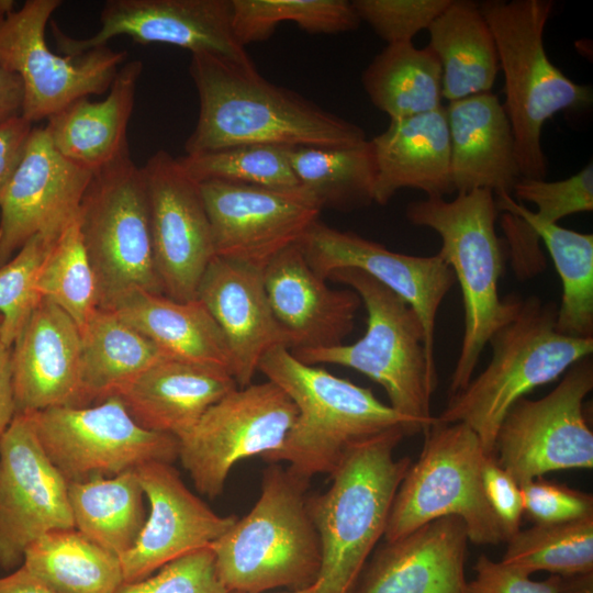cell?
Here are the masks:
<instances>
[{"label":"cell","instance_id":"6f0895ef","mask_svg":"<svg viewBox=\"0 0 593 593\" xmlns=\"http://www.w3.org/2000/svg\"><path fill=\"white\" fill-rule=\"evenodd\" d=\"M1 320H2V318H1V315H0V323H1Z\"/></svg>","mask_w":593,"mask_h":593},{"label":"cell","instance_id":"30bf717a","mask_svg":"<svg viewBox=\"0 0 593 593\" xmlns=\"http://www.w3.org/2000/svg\"><path fill=\"white\" fill-rule=\"evenodd\" d=\"M78 219L98 307L132 289L164 294L153 259L146 184L131 156L93 174Z\"/></svg>","mask_w":593,"mask_h":593},{"label":"cell","instance_id":"d4e9b609","mask_svg":"<svg viewBox=\"0 0 593 593\" xmlns=\"http://www.w3.org/2000/svg\"><path fill=\"white\" fill-rule=\"evenodd\" d=\"M469 542L459 517L426 523L385 541L355 593H470L465 570Z\"/></svg>","mask_w":593,"mask_h":593},{"label":"cell","instance_id":"ffe728a7","mask_svg":"<svg viewBox=\"0 0 593 593\" xmlns=\"http://www.w3.org/2000/svg\"><path fill=\"white\" fill-rule=\"evenodd\" d=\"M299 246L311 268L324 280L339 269H358L401 296L419 316L428 349L434 354L436 315L456 282L452 270L437 254L424 257L396 253L318 220Z\"/></svg>","mask_w":593,"mask_h":593},{"label":"cell","instance_id":"e575fe53","mask_svg":"<svg viewBox=\"0 0 593 593\" xmlns=\"http://www.w3.org/2000/svg\"><path fill=\"white\" fill-rule=\"evenodd\" d=\"M372 104L390 121L402 120L440 108L441 66L427 46L413 42L388 44L361 76Z\"/></svg>","mask_w":593,"mask_h":593},{"label":"cell","instance_id":"9c48e42d","mask_svg":"<svg viewBox=\"0 0 593 593\" xmlns=\"http://www.w3.org/2000/svg\"><path fill=\"white\" fill-rule=\"evenodd\" d=\"M424 435L423 449L395 493L383 536L385 541L396 540L445 516L459 517L472 544L506 541L484 494L485 454L478 435L463 423L438 421Z\"/></svg>","mask_w":593,"mask_h":593},{"label":"cell","instance_id":"db71d44e","mask_svg":"<svg viewBox=\"0 0 593 593\" xmlns=\"http://www.w3.org/2000/svg\"><path fill=\"white\" fill-rule=\"evenodd\" d=\"M0 593H58L51 589L33 574H31L23 566H20L15 571L0 578Z\"/></svg>","mask_w":593,"mask_h":593},{"label":"cell","instance_id":"681fc988","mask_svg":"<svg viewBox=\"0 0 593 593\" xmlns=\"http://www.w3.org/2000/svg\"><path fill=\"white\" fill-rule=\"evenodd\" d=\"M501 225L512 257L513 268L517 277H532L544 268L539 237L521 217L504 212Z\"/></svg>","mask_w":593,"mask_h":593},{"label":"cell","instance_id":"8fae6325","mask_svg":"<svg viewBox=\"0 0 593 593\" xmlns=\"http://www.w3.org/2000/svg\"><path fill=\"white\" fill-rule=\"evenodd\" d=\"M60 0H26L0 16V67L22 82L21 116L48 120L72 102L109 90L127 52L108 45L72 57L54 53L45 40Z\"/></svg>","mask_w":593,"mask_h":593},{"label":"cell","instance_id":"6da1fadb","mask_svg":"<svg viewBox=\"0 0 593 593\" xmlns=\"http://www.w3.org/2000/svg\"><path fill=\"white\" fill-rule=\"evenodd\" d=\"M189 72L199 115L186 155L242 145L344 148L367 141L359 125L268 81L254 63L192 54Z\"/></svg>","mask_w":593,"mask_h":593},{"label":"cell","instance_id":"f546056e","mask_svg":"<svg viewBox=\"0 0 593 593\" xmlns=\"http://www.w3.org/2000/svg\"><path fill=\"white\" fill-rule=\"evenodd\" d=\"M102 309L112 311L149 338L167 357L222 369L232 376L226 339L198 299L180 302L165 294L132 289Z\"/></svg>","mask_w":593,"mask_h":593},{"label":"cell","instance_id":"8992f818","mask_svg":"<svg viewBox=\"0 0 593 593\" xmlns=\"http://www.w3.org/2000/svg\"><path fill=\"white\" fill-rule=\"evenodd\" d=\"M557 307L536 295L523 299L515 316L490 338L492 358L437 416L463 423L494 456L497 430L510 409L534 389L555 381L593 353V338L567 336L556 327Z\"/></svg>","mask_w":593,"mask_h":593},{"label":"cell","instance_id":"c3c4849f","mask_svg":"<svg viewBox=\"0 0 593 593\" xmlns=\"http://www.w3.org/2000/svg\"><path fill=\"white\" fill-rule=\"evenodd\" d=\"M473 569L475 575L469 582L470 593H558L560 575L535 581L529 574L485 555L478 558Z\"/></svg>","mask_w":593,"mask_h":593},{"label":"cell","instance_id":"836d02e7","mask_svg":"<svg viewBox=\"0 0 593 593\" xmlns=\"http://www.w3.org/2000/svg\"><path fill=\"white\" fill-rule=\"evenodd\" d=\"M68 497L74 527L119 557L132 548L147 517L135 469L69 482Z\"/></svg>","mask_w":593,"mask_h":593},{"label":"cell","instance_id":"277c9868","mask_svg":"<svg viewBox=\"0 0 593 593\" xmlns=\"http://www.w3.org/2000/svg\"><path fill=\"white\" fill-rule=\"evenodd\" d=\"M497 214L494 193L485 189L458 193L450 201H413L405 210L413 225L439 235L437 255L452 270L462 293L465 329L450 395L467 387L490 338L515 316L523 300L512 294L501 299L499 293L504 258L495 228Z\"/></svg>","mask_w":593,"mask_h":593},{"label":"cell","instance_id":"ab89813d","mask_svg":"<svg viewBox=\"0 0 593 593\" xmlns=\"http://www.w3.org/2000/svg\"><path fill=\"white\" fill-rule=\"evenodd\" d=\"M78 217L51 246L40 268L36 289L42 298L65 311L81 331L98 307V296Z\"/></svg>","mask_w":593,"mask_h":593},{"label":"cell","instance_id":"ac0fdd59","mask_svg":"<svg viewBox=\"0 0 593 593\" xmlns=\"http://www.w3.org/2000/svg\"><path fill=\"white\" fill-rule=\"evenodd\" d=\"M141 168L148 197L154 266L163 292L180 302L195 300L201 278L215 257L199 184L178 158L164 149Z\"/></svg>","mask_w":593,"mask_h":593},{"label":"cell","instance_id":"5b68a950","mask_svg":"<svg viewBox=\"0 0 593 593\" xmlns=\"http://www.w3.org/2000/svg\"><path fill=\"white\" fill-rule=\"evenodd\" d=\"M307 485L280 463L262 471L253 508L210 545L217 575L230 593L315 584L321 547L307 511Z\"/></svg>","mask_w":593,"mask_h":593},{"label":"cell","instance_id":"60d3db41","mask_svg":"<svg viewBox=\"0 0 593 593\" xmlns=\"http://www.w3.org/2000/svg\"><path fill=\"white\" fill-rule=\"evenodd\" d=\"M288 147L242 145L178 158L197 183L224 181L269 188L298 187Z\"/></svg>","mask_w":593,"mask_h":593},{"label":"cell","instance_id":"74e56055","mask_svg":"<svg viewBox=\"0 0 593 593\" xmlns=\"http://www.w3.org/2000/svg\"><path fill=\"white\" fill-rule=\"evenodd\" d=\"M506 542L501 562L529 575L539 571L560 577L593 572V515L535 524L519 529Z\"/></svg>","mask_w":593,"mask_h":593},{"label":"cell","instance_id":"52a82bcc","mask_svg":"<svg viewBox=\"0 0 593 593\" xmlns=\"http://www.w3.org/2000/svg\"><path fill=\"white\" fill-rule=\"evenodd\" d=\"M327 279L359 295L367 312L366 333L350 345L291 353L306 365H338L369 377L384 389L390 406L425 434L437 421L432 414L437 373L419 316L401 296L361 270L339 269Z\"/></svg>","mask_w":593,"mask_h":593},{"label":"cell","instance_id":"7dc6e473","mask_svg":"<svg viewBox=\"0 0 593 593\" xmlns=\"http://www.w3.org/2000/svg\"><path fill=\"white\" fill-rule=\"evenodd\" d=\"M482 483L485 497L508 539L519 530L524 514L521 485L501 467L495 456L484 458Z\"/></svg>","mask_w":593,"mask_h":593},{"label":"cell","instance_id":"9f6ffc18","mask_svg":"<svg viewBox=\"0 0 593 593\" xmlns=\"http://www.w3.org/2000/svg\"><path fill=\"white\" fill-rule=\"evenodd\" d=\"M314 589H315V584L310 586V588H306V589H302V590H291L289 592H283V593H313L314 592Z\"/></svg>","mask_w":593,"mask_h":593},{"label":"cell","instance_id":"d6a6232c","mask_svg":"<svg viewBox=\"0 0 593 593\" xmlns=\"http://www.w3.org/2000/svg\"><path fill=\"white\" fill-rule=\"evenodd\" d=\"M495 201L499 212L521 217L548 249L562 284L556 318L558 332L593 338V235L541 222L511 194H499Z\"/></svg>","mask_w":593,"mask_h":593},{"label":"cell","instance_id":"4dcf8cb0","mask_svg":"<svg viewBox=\"0 0 593 593\" xmlns=\"http://www.w3.org/2000/svg\"><path fill=\"white\" fill-rule=\"evenodd\" d=\"M428 47L441 66L448 102L491 92L500 71L496 44L479 3L451 0L432 22Z\"/></svg>","mask_w":593,"mask_h":593},{"label":"cell","instance_id":"f6af8a7d","mask_svg":"<svg viewBox=\"0 0 593 593\" xmlns=\"http://www.w3.org/2000/svg\"><path fill=\"white\" fill-rule=\"evenodd\" d=\"M116 593H230L221 582L210 547L177 558L145 579L124 582Z\"/></svg>","mask_w":593,"mask_h":593},{"label":"cell","instance_id":"f1b7e54d","mask_svg":"<svg viewBox=\"0 0 593 593\" xmlns=\"http://www.w3.org/2000/svg\"><path fill=\"white\" fill-rule=\"evenodd\" d=\"M142 70L138 59L124 63L103 100L81 98L47 120L44 127L61 156L92 174L131 156L127 128Z\"/></svg>","mask_w":593,"mask_h":593},{"label":"cell","instance_id":"4fadbf2b","mask_svg":"<svg viewBox=\"0 0 593 593\" xmlns=\"http://www.w3.org/2000/svg\"><path fill=\"white\" fill-rule=\"evenodd\" d=\"M593 389L590 357L570 367L547 395L519 399L495 437L494 456L521 485L544 474L593 467V433L583 412Z\"/></svg>","mask_w":593,"mask_h":593},{"label":"cell","instance_id":"4316f807","mask_svg":"<svg viewBox=\"0 0 593 593\" xmlns=\"http://www.w3.org/2000/svg\"><path fill=\"white\" fill-rule=\"evenodd\" d=\"M236 388V381L225 370L165 357L115 396L138 425L178 439L210 406Z\"/></svg>","mask_w":593,"mask_h":593},{"label":"cell","instance_id":"bcb514c9","mask_svg":"<svg viewBox=\"0 0 593 593\" xmlns=\"http://www.w3.org/2000/svg\"><path fill=\"white\" fill-rule=\"evenodd\" d=\"M524 513L535 524H551L593 515V496L542 477L521 484Z\"/></svg>","mask_w":593,"mask_h":593},{"label":"cell","instance_id":"44dd1931","mask_svg":"<svg viewBox=\"0 0 593 593\" xmlns=\"http://www.w3.org/2000/svg\"><path fill=\"white\" fill-rule=\"evenodd\" d=\"M135 470L149 511L136 541L120 557L124 582L145 579L177 558L210 547L237 519L213 512L172 463L153 461Z\"/></svg>","mask_w":593,"mask_h":593},{"label":"cell","instance_id":"83f0119b","mask_svg":"<svg viewBox=\"0 0 593 593\" xmlns=\"http://www.w3.org/2000/svg\"><path fill=\"white\" fill-rule=\"evenodd\" d=\"M370 141L377 161L376 203H389L405 188L423 191L426 198L455 192L445 107L390 121L389 127Z\"/></svg>","mask_w":593,"mask_h":593},{"label":"cell","instance_id":"e0dca14e","mask_svg":"<svg viewBox=\"0 0 593 593\" xmlns=\"http://www.w3.org/2000/svg\"><path fill=\"white\" fill-rule=\"evenodd\" d=\"M51 29L58 49L72 57L125 35L141 44H169L191 55L204 53L253 64L234 36L231 0H108L100 13V29L93 35L71 37L54 21Z\"/></svg>","mask_w":593,"mask_h":593},{"label":"cell","instance_id":"7bdbcfd3","mask_svg":"<svg viewBox=\"0 0 593 593\" xmlns=\"http://www.w3.org/2000/svg\"><path fill=\"white\" fill-rule=\"evenodd\" d=\"M512 194L518 201L535 204L534 216L546 223L590 212L593 210V165L590 163L575 175L558 181L519 177Z\"/></svg>","mask_w":593,"mask_h":593},{"label":"cell","instance_id":"8d00e7d4","mask_svg":"<svg viewBox=\"0 0 593 593\" xmlns=\"http://www.w3.org/2000/svg\"><path fill=\"white\" fill-rule=\"evenodd\" d=\"M288 157L299 184L322 210H358L374 202L377 161L370 139L344 148L292 147Z\"/></svg>","mask_w":593,"mask_h":593},{"label":"cell","instance_id":"1f68e13d","mask_svg":"<svg viewBox=\"0 0 593 593\" xmlns=\"http://www.w3.org/2000/svg\"><path fill=\"white\" fill-rule=\"evenodd\" d=\"M80 336L81 406L115 396L167 357L155 343L108 309L97 307Z\"/></svg>","mask_w":593,"mask_h":593},{"label":"cell","instance_id":"816d5d0a","mask_svg":"<svg viewBox=\"0 0 593 593\" xmlns=\"http://www.w3.org/2000/svg\"><path fill=\"white\" fill-rule=\"evenodd\" d=\"M12 0H0V16L14 9ZM23 88L21 79L0 67V123L21 115Z\"/></svg>","mask_w":593,"mask_h":593},{"label":"cell","instance_id":"7402d4cb","mask_svg":"<svg viewBox=\"0 0 593 593\" xmlns=\"http://www.w3.org/2000/svg\"><path fill=\"white\" fill-rule=\"evenodd\" d=\"M222 331L238 388L253 383L262 357L277 346L289 348L265 289L262 269L215 256L197 291Z\"/></svg>","mask_w":593,"mask_h":593},{"label":"cell","instance_id":"d590c367","mask_svg":"<svg viewBox=\"0 0 593 593\" xmlns=\"http://www.w3.org/2000/svg\"><path fill=\"white\" fill-rule=\"evenodd\" d=\"M21 566L58 593H116L124 583L120 557L76 528L38 537L26 548Z\"/></svg>","mask_w":593,"mask_h":593},{"label":"cell","instance_id":"d6986e66","mask_svg":"<svg viewBox=\"0 0 593 593\" xmlns=\"http://www.w3.org/2000/svg\"><path fill=\"white\" fill-rule=\"evenodd\" d=\"M93 174L54 147L45 127H33L0 198V267L34 235L55 242L78 216Z\"/></svg>","mask_w":593,"mask_h":593},{"label":"cell","instance_id":"b9f144b4","mask_svg":"<svg viewBox=\"0 0 593 593\" xmlns=\"http://www.w3.org/2000/svg\"><path fill=\"white\" fill-rule=\"evenodd\" d=\"M53 243L34 235L0 267V340L9 347L42 300L36 281Z\"/></svg>","mask_w":593,"mask_h":593},{"label":"cell","instance_id":"7c38bea8","mask_svg":"<svg viewBox=\"0 0 593 593\" xmlns=\"http://www.w3.org/2000/svg\"><path fill=\"white\" fill-rule=\"evenodd\" d=\"M32 417L46 455L68 483L178 458V439L138 425L118 396L51 407Z\"/></svg>","mask_w":593,"mask_h":593},{"label":"cell","instance_id":"2e32d148","mask_svg":"<svg viewBox=\"0 0 593 593\" xmlns=\"http://www.w3.org/2000/svg\"><path fill=\"white\" fill-rule=\"evenodd\" d=\"M215 256L259 269L298 244L322 211L303 187L200 182Z\"/></svg>","mask_w":593,"mask_h":593},{"label":"cell","instance_id":"5bb4252c","mask_svg":"<svg viewBox=\"0 0 593 593\" xmlns=\"http://www.w3.org/2000/svg\"><path fill=\"white\" fill-rule=\"evenodd\" d=\"M295 417L294 403L273 382L236 388L178 438V458L198 492L214 499L234 465L277 449Z\"/></svg>","mask_w":593,"mask_h":593},{"label":"cell","instance_id":"cb8c5ba5","mask_svg":"<svg viewBox=\"0 0 593 593\" xmlns=\"http://www.w3.org/2000/svg\"><path fill=\"white\" fill-rule=\"evenodd\" d=\"M262 277L290 351L338 346L353 332L359 295L351 289H331L311 268L299 243L273 257Z\"/></svg>","mask_w":593,"mask_h":593},{"label":"cell","instance_id":"484cf974","mask_svg":"<svg viewBox=\"0 0 593 593\" xmlns=\"http://www.w3.org/2000/svg\"><path fill=\"white\" fill-rule=\"evenodd\" d=\"M455 192L511 194L521 177L512 127L496 94L484 92L445 107Z\"/></svg>","mask_w":593,"mask_h":593},{"label":"cell","instance_id":"603a6c76","mask_svg":"<svg viewBox=\"0 0 593 593\" xmlns=\"http://www.w3.org/2000/svg\"><path fill=\"white\" fill-rule=\"evenodd\" d=\"M80 354L77 324L42 298L12 345L15 414L81 406Z\"/></svg>","mask_w":593,"mask_h":593},{"label":"cell","instance_id":"ee69618b","mask_svg":"<svg viewBox=\"0 0 593 593\" xmlns=\"http://www.w3.org/2000/svg\"><path fill=\"white\" fill-rule=\"evenodd\" d=\"M451 0H354L360 22H367L388 44L412 42L450 4Z\"/></svg>","mask_w":593,"mask_h":593},{"label":"cell","instance_id":"3957f363","mask_svg":"<svg viewBox=\"0 0 593 593\" xmlns=\"http://www.w3.org/2000/svg\"><path fill=\"white\" fill-rule=\"evenodd\" d=\"M406 436L392 428L354 447L329 475L331 486L306 497L321 547L313 593H351L379 539L384 536L398 488L411 462L394 458Z\"/></svg>","mask_w":593,"mask_h":593},{"label":"cell","instance_id":"9a60e30c","mask_svg":"<svg viewBox=\"0 0 593 593\" xmlns=\"http://www.w3.org/2000/svg\"><path fill=\"white\" fill-rule=\"evenodd\" d=\"M65 528H75L68 482L46 455L32 413H18L0 435V567L21 566L33 541Z\"/></svg>","mask_w":593,"mask_h":593},{"label":"cell","instance_id":"11a10c76","mask_svg":"<svg viewBox=\"0 0 593 593\" xmlns=\"http://www.w3.org/2000/svg\"><path fill=\"white\" fill-rule=\"evenodd\" d=\"M558 593H593V572L560 577Z\"/></svg>","mask_w":593,"mask_h":593},{"label":"cell","instance_id":"ba28073f","mask_svg":"<svg viewBox=\"0 0 593 593\" xmlns=\"http://www.w3.org/2000/svg\"><path fill=\"white\" fill-rule=\"evenodd\" d=\"M493 34L504 76L505 103L521 177L545 179L541 130L555 114L592 103V88L568 78L549 59L544 34L551 0H489L479 3Z\"/></svg>","mask_w":593,"mask_h":593},{"label":"cell","instance_id":"f35d334b","mask_svg":"<svg viewBox=\"0 0 593 593\" xmlns=\"http://www.w3.org/2000/svg\"><path fill=\"white\" fill-rule=\"evenodd\" d=\"M232 29L242 45L270 37L283 21L310 34L356 30L360 20L347 0H231Z\"/></svg>","mask_w":593,"mask_h":593},{"label":"cell","instance_id":"f5cc1de1","mask_svg":"<svg viewBox=\"0 0 593 593\" xmlns=\"http://www.w3.org/2000/svg\"><path fill=\"white\" fill-rule=\"evenodd\" d=\"M11 354L12 347L7 346L0 340V435L15 415Z\"/></svg>","mask_w":593,"mask_h":593},{"label":"cell","instance_id":"f907efd6","mask_svg":"<svg viewBox=\"0 0 593 593\" xmlns=\"http://www.w3.org/2000/svg\"><path fill=\"white\" fill-rule=\"evenodd\" d=\"M33 124L21 115L0 123V198L15 170Z\"/></svg>","mask_w":593,"mask_h":593},{"label":"cell","instance_id":"7a4b0ae2","mask_svg":"<svg viewBox=\"0 0 593 593\" xmlns=\"http://www.w3.org/2000/svg\"><path fill=\"white\" fill-rule=\"evenodd\" d=\"M258 371L282 389L296 409L282 444L261 459L287 462L288 471L307 484L314 475H331L354 447L383 432L401 427L406 435L423 433L370 389L302 362L286 346L269 350Z\"/></svg>","mask_w":593,"mask_h":593}]
</instances>
